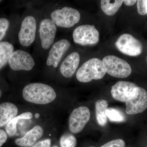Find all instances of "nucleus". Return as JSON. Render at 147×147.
Wrapping results in <instances>:
<instances>
[{"mask_svg":"<svg viewBox=\"0 0 147 147\" xmlns=\"http://www.w3.org/2000/svg\"><path fill=\"white\" fill-rule=\"evenodd\" d=\"M2 94V92L1 90H0V98H1V97Z\"/></svg>","mask_w":147,"mask_h":147,"instance_id":"31","label":"nucleus"},{"mask_svg":"<svg viewBox=\"0 0 147 147\" xmlns=\"http://www.w3.org/2000/svg\"><path fill=\"white\" fill-rule=\"evenodd\" d=\"M2 1H0V2H1Z\"/></svg>","mask_w":147,"mask_h":147,"instance_id":"33","label":"nucleus"},{"mask_svg":"<svg viewBox=\"0 0 147 147\" xmlns=\"http://www.w3.org/2000/svg\"></svg>","mask_w":147,"mask_h":147,"instance_id":"34","label":"nucleus"},{"mask_svg":"<svg viewBox=\"0 0 147 147\" xmlns=\"http://www.w3.org/2000/svg\"><path fill=\"white\" fill-rule=\"evenodd\" d=\"M37 29L36 20L32 15H28L23 19L18 34L20 44L24 47L30 46L35 41Z\"/></svg>","mask_w":147,"mask_h":147,"instance_id":"7","label":"nucleus"},{"mask_svg":"<svg viewBox=\"0 0 147 147\" xmlns=\"http://www.w3.org/2000/svg\"><path fill=\"white\" fill-rule=\"evenodd\" d=\"M125 142L121 139L113 140L106 143L100 147H125Z\"/></svg>","mask_w":147,"mask_h":147,"instance_id":"24","label":"nucleus"},{"mask_svg":"<svg viewBox=\"0 0 147 147\" xmlns=\"http://www.w3.org/2000/svg\"><path fill=\"white\" fill-rule=\"evenodd\" d=\"M51 140L46 139L35 143L30 147H51Z\"/></svg>","mask_w":147,"mask_h":147,"instance_id":"26","label":"nucleus"},{"mask_svg":"<svg viewBox=\"0 0 147 147\" xmlns=\"http://www.w3.org/2000/svg\"><path fill=\"white\" fill-rule=\"evenodd\" d=\"M138 86L132 82L119 81L112 87L111 93L114 99L126 102L136 93Z\"/></svg>","mask_w":147,"mask_h":147,"instance_id":"13","label":"nucleus"},{"mask_svg":"<svg viewBox=\"0 0 147 147\" xmlns=\"http://www.w3.org/2000/svg\"><path fill=\"white\" fill-rule=\"evenodd\" d=\"M76 138L69 133L63 134L60 139L61 147H75L76 145Z\"/></svg>","mask_w":147,"mask_h":147,"instance_id":"22","label":"nucleus"},{"mask_svg":"<svg viewBox=\"0 0 147 147\" xmlns=\"http://www.w3.org/2000/svg\"><path fill=\"white\" fill-rule=\"evenodd\" d=\"M53 147H58L57 146H53Z\"/></svg>","mask_w":147,"mask_h":147,"instance_id":"32","label":"nucleus"},{"mask_svg":"<svg viewBox=\"0 0 147 147\" xmlns=\"http://www.w3.org/2000/svg\"><path fill=\"white\" fill-rule=\"evenodd\" d=\"M7 139V135L4 130L0 129V147L5 143Z\"/></svg>","mask_w":147,"mask_h":147,"instance_id":"27","label":"nucleus"},{"mask_svg":"<svg viewBox=\"0 0 147 147\" xmlns=\"http://www.w3.org/2000/svg\"><path fill=\"white\" fill-rule=\"evenodd\" d=\"M43 134V128L40 125H36L27 132L24 137L16 139L15 144L21 147H30L42 137Z\"/></svg>","mask_w":147,"mask_h":147,"instance_id":"15","label":"nucleus"},{"mask_svg":"<svg viewBox=\"0 0 147 147\" xmlns=\"http://www.w3.org/2000/svg\"><path fill=\"white\" fill-rule=\"evenodd\" d=\"M9 26L8 19L5 18H0V42L5 36Z\"/></svg>","mask_w":147,"mask_h":147,"instance_id":"23","label":"nucleus"},{"mask_svg":"<svg viewBox=\"0 0 147 147\" xmlns=\"http://www.w3.org/2000/svg\"><path fill=\"white\" fill-rule=\"evenodd\" d=\"M57 31V26L50 18H45L41 20L39 25V34L42 49H50L54 44Z\"/></svg>","mask_w":147,"mask_h":147,"instance_id":"10","label":"nucleus"},{"mask_svg":"<svg viewBox=\"0 0 147 147\" xmlns=\"http://www.w3.org/2000/svg\"><path fill=\"white\" fill-rule=\"evenodd\" d=\"M79 53L73 52L68 55L63 61L60 67L61 74L65 78L72 77L74 75L80 63Z\"/></svg>","mask_w":147,"mask_h":147,"instance_id":"14","label":"nucleus"},{"mask_svg":"<svg viewBox=\"0 0 147 147\" xmlns=\"http://www.w3.org/2000/svg\"><path fill=\"white\" fill-rule=\"evenodd\" d=\"M8 63L12 70L25 71L31 70L36 64L34 59L30 54L21 50L13 51L11 55Z\"/></svg>","mask_w":147,"mask_h":147,"instance_id":"8","label":"nucleus"},{"mask_svg":"<svg viewBox=\"0 0 147 147\" xmlns=\"http://www.w3.org/2000/svg\"><path fill=\"white\" fill-rule=\"evenodd\" d=\"M90 112L86 106H81L74 109L69 119V127L72 133L77 134L84 129L90 120Z\"/></svg>","mask_w":147,"mask_h":147,"instance_id":"9","label":"nucleus"},{"mask_svg":"<svg viewBox=\"0 0 147 147\" xmlns=\"http://www.w3.org/2000/svg\"><path fill=\"white\" fill-rule=\"evenodd\" d=\"M70 45L71 43L69 40L66 39L59 40L54 42L49 50L46 65L48 66H53L54 68H57Z\"/></svg>","mask_w":147,"mask_h":147,"instance_id":"12","label":"nucleus"},{"mask_svg":"<svg viewBox=\"0 0 147 147\" xmlns=\"http://www.w3.org/2000/svg\"><path fill=\"white\" fill-rule=\"evenodd\" d=\"M72 37L75 43L83 46L95 45L99 40V32L94 25L79 26L74 31Z\"/></svg>","mask_w":147,"mask_h":147,"instance_id":"5","label":"nucleus"},{"mask_svg":"<svg viewBox=\"0 0 147 147\" xmlns=\"http://www.w3.org/2000/svg\"><path fill=\"white\" fill-rule=\"evenodd\" d=\"M50 19L57 27L68 28L80 21L81 14L76 9L64 7L53 11L50 13Z\"/></svg>","mask_w":147,"mask_h":147,"instance_id":"3","label":"nucleus"},{"mask_svg":"<svg viewBox=\"0 0 147 147\" xmlns=\"http://www.w3.org/2000/svg\"><path fill=\"white\" fill-rule=\"evenodd\" d=\"M126 113L134 115L143 113L147 109V92L138 86L135 94L125 102Z\"/></svg>","mask_w":147,"mask_h":147,"instance_id":"11","label":"nucleus"},{"mask_svg":"<svg viewBox=\"0 0 147 147\" xmlns=\"http://www.w3.org/2000/svg\"><path fill=\"white\" fill-rule=\"evenodd\" d=\"M145 4H146V9L147 14V0L145 1Z\"/></svg>","mask_w":147,"mask_h":147,"instance_id":"30","label":"nucleus"},{"mask_svg":"<svg viewBox=\"0 0 147 147\" xmlns=\"http://www.w3.org/2000/svg\"></svg>","mask_w":147,"mask_h":147,"instance_id":"35","label":"nucleus"},{"mask_svg":"<svg viewBox=\"0 0 147 147\" xmlns=\"http://www.w3.org/2000/svg\"><path fill=\"white\" fill-rule=\"evenodd\" d=\"M107 118L112 122H122L125 121V117L120 111L114 108H107L105 110Z\"/></svg>","mask_w":147,"mask_h":147,"instance_id":"21","label":"nucleus"},{"mask_svg":"<svg viewBox=\"0 0 147 147\" xmlns=\"http://www.w3.org/2000/svg\"><path fill=\"white\" fill-rule=\"evenodd\" d=\"M18 113V108L13 103L5 102L0 104V127L6 125Z\"/></svg>","mask_w":147,"mask_h":147,"instance_id":"16","label":"nucleus"},{"mask_svg":"<svg viewBox=\"0 0 147 147\" xmlns=\"http://www.w3.org/2000/svg\"><path fill=\"white\" fill-rule=\"evenodd\" d=\"M137 11L140 15L144 16L147 14L146 9L145 1L139 0L137 1Z\"/></svg>","mask_w":147,"mask_h":147,"instance_id":"25","label":"nucleus"},{"mask_svg":"<svg viewBox=\"0 0 147 147\" xmlns=\"http://www.w3.org/2000/svg\"><path fill=\"white\" fill-rule=\"evenodd\" d=\"M123 3L122 0H102L100 1V7L102 11L106 15L113 16L118 11Z\"/></svg>","mask_w":147,"mask_h":147,"instance_id":"19","label":"nucleus"},{"mask_svg":"<svg viewBox=\"0 0 147 147\" xmlns=\"http://www.w3.org/2000/svg\"><path fill=\"white\" fill-rule=\"evenodd\" d=\"M14 51V47L7 41L0 42V70L7 63L11 55Z\"/></svg>","mask_w":147,"mask_h":147,"instance_id":"17","label":"nucleus"},{"mask_svg":"<svg viewBox=\"0 0 147 147\" xmlns=\"http://www.w3.org/2000/svg\"><path fill=\"white\" fill-rule=\"evenodd\" d=\"M108 101L103 99L98 100L95 103L96 114L98 123L101 126H105L107 123L105 110L108 108Z\"/></svg>","mask_w":147,"mask_h":147,"instance_id":"18","label":"nucleus"},{"mask_svg":"<svg viewBox=\"0 0 147 147\" xmlns=\"http://www.w3.org/2000/svg\"><path fill=\"white\" fill-rule=\"evenodd\" d=\"M102 61L97 58L90 59L83 64L76 73V78L82 83L102 79L106 74Z\"/></svg>","mask_w":147,"mask_h":147,"instance_id":"2","label":"nucleus"},{"mask_svg":"<svg viewBox=\"0 0 147 147\" xmlns=\"http://www.w3.org/2000/svg\"><path fill=\"white\" fill-rule=\"evenodd\" d=\"M40 117V115L39 114H38V113H36V114L35 115V117L36 118H38L39 117Z\"/></svg>","mask_w":147,"mask_h":147,"instance_id":"29","label":"nucleus"},{"mask_svg":"<svg viewBox=\"0 0 147 147\" xmlns=\"http://www.w3.org/2000/svg\"><path fill=\"white\" fill-rule=\"evenodd\" d=\"M115 44L121 53L131 57L139 56L143 52L142 42L129 34L121 35Z\"/></svg>","mask_w":147,"mask_h":147,"instance_id":"6","label":"nucleus"},{"mask_svg":"<svg viewBox=\"0 0 147 147\" xmlns=\"http://www.w3.org/2000/svg\"><path fill=\"white\" fill-rule=\"evenodd\" d=\"M22 95L26 101L39 105L50 103L57 97L53 87L40 83H30L26 85L23 89Z\"/></svg>","mask_w":147,"mask_h":147,"instance_id":"1","label":"nucleus"},{"mask_svg":"<svg viewBox=\"0 0 147 147\" xmlns=\"http://www.w3.org/2000/svg\"><path fill=\"white\" fill-rule=\"evenodd\" d=\"M102 62L106 73L118 78H125L131 73V66L124 60L114 55L103 58Z\"/></svg>","mask_w":147,"mask_h":147,"instance_id":"4","label":"nucleus"},{"mask_svg":"<svg viewBox=\"0 0 147 147\" xmlns=\"http://www.w3.org/2000/svg\"><path fill=\"white\" fill-rule=\"evenodd\" d=\"M137 1L136 0H125L123 1V3H124L127 6H133L137 3Z\"/></svg>","mask_w":147,"mask_h":147,"instance_id":"28","label":"nucleus"},{"mask_svg":"<svg viewBox=\"0 0 147 147\" xmlns=\"http://www.w3.org/2000/svg\"><path fill=\"white\" fill-rule=\"evenodd\" d=\"M33 117V115L31 112H25L19 115L16 116L11 120L5 127L6 132L9 137L14 136L17 132V125L18 121L21 119H30Z\"/></svg>","mask_w":147,"mask_h":147,"instance_id":"20","label":"nucleus"}]
</instances>
